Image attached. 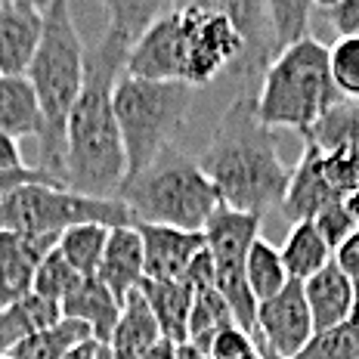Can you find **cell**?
Listing matches in <instances>:
<instances>
[{"label": "cell", "mask_w": 359, "mask_h": 359, "mask_svg": "<svg viewBox=\"0 0 359 359\" xmlns=\"http://www.w3.org/2000/svg\"><path fill=\"white\" fill-rule=\"evenodd\" d=\"M130 50L133 43L109 25L100 41L84 50V87L65 130V186L78 196L118 198L124 186L127 158L111 96Z\"/></svg>", "instance_id": "obj_1"}, {"label": "cell", "mask_w": 359, "mask_h": 359, "mask_svg": "<svg viewBox=\"0 0 359 359\" xmlns=\"http://www.w3.org/2000/svg\"><path fill=\"white\" fill-rule=\"evenodd\" d=\"M198 168L220 192L223 208L264 220L279 208L291 170L282 164L273 130L257 115V93L242 90L217 121Z\"/></svg>", "instance_id": "obj_2"}, {"label": "cell", "mask_w": 359, "mask_h": 359, "mask_svg": "<svg viewBox=\"0 0 359 359\" xmlns=\"http://www.w3.org/2000/svg\"><path fill=\"white\" fill-rule=\"evenodd\" d=\"M41 10L43 37L25 72L43 115V137L37 140V168L65 183V130L84 87V41L65 0L41 4Z\"/></svg>", "instance_id": "obj_3"}, {"label": "cell", "mask_w": 359, "mask_h": 359, "mask_svg": "<svg viewBox=\"0 0 359 359\" xmlns=\"http://www.w3.org/2000/svg\"><path fill=\"white\" fill-rule=\"evenodd\" d=\"M338 100L341 93L328 72V47L306 37L269 59L257 87V115L269 130L288 127L306 133Z\"/></svg>", "instance_id": "obj_4"}, {"label": "cell", "mask_w": 359, "mask_h": 359, "mask_svg": "<svg viewBox=\"0 0 359 359\" xmlns=\"http://www.w3.org/2000/svg\"><path fill=\"white\" fill-rule=\"evenodd\" d=\"M196 87L164 84V81H140L121 74L111 96L115 121L121 130L127 177L124 183L146 174L155 161L174 146L177 133L189 118Z\"/></svg>", "instance_id": "obj_5"}, {"label": "cell", "mask_w": 359, "mask_h": 359, "mask_svg": "<svg viewBox=\"0 0 359 359\" xmlns=\"http://www.w3.org/2000/svg\"><path fill=\"white\" fill-rule=\"evenodd\" d=\"M118 198L130 208L137 223H158L186 233H205L208 220L223 205L198 161L186 158L174 146L146 174L124 183Z\"/></svg>", "instance_id": "obj_6"}, {"label": "cell", "mask_w": 359, "mask_h": 359, "mask_svg": "<svg viewBox=\"0 0 359 359\" xmlns=\"http://www.w3.org/2000/svg\"><path fill=\"white\" fill-rule=\"evenodd\" d=\"M100 223L109 229L137 226V217L121 198H90L65 186L32 183L19 186L0 201V229L19 236H50L59 238L65 229Z\"/></svg>", "instance_id": "obj_7"}, {"label": "cell", "mask_w": 359, "mask_h": 359, "mask_svg": "<svg viewBox=\"0 0 359 359\" xmlns=\"http://www.w3.org/2000/svg\"><path fill=\"white\" fill-rule=\"evenodd\" d=\"M260 238V217L242 214L233 208H217L214 217L205 226V248L214 260V282L223 301L229 304L236 316V325L242 332L254 334V319H257V301L248 288V251Z\"/></svg>", "instance_id": "obj_8"}, {"label": "cell", "mask_w": 359, "mask_h": 359, "mask_svg": "<svg viewBox=\"0 0 359 359\" xmlns=\"http://www.w3.org/2000/svg\"><path fill=\"white\" fill-rule=\"evenodd\" d=\"M186 37V84L205 87L229 65L242 62L248 41L229 19L226 4H180Z\"/></svg>", "instance_id": "obj_9"}, {"label": "cell", "mask_w": 359, "mask_h": 359, "mask_svg": "<svg viewBox=\"0 0 359 359\" xmlns=\"http://www.w3.org/2000/svg\"><path fill=\"white\" fill-rule=\"evenodd\" d=\"M313 334H316V328H313L310 306L304 297V282L291 279L276 297L257 304L254 344L266 347L269 353L282 359H297Z\"/></svg>", "instance_id": "obj_10"}, {"label": "cell", "mask_w": 359, "mask_h": 359, "mask_svg": "<svg viewBox=\"0 0 359 359\" xmlns=\"http://www.w3.org/2000/svg\"><path fill=\"white\" fill-rule=\"evenodd\" d=\"M124 74L140 81H164V84H186V37L180 6H168L149 32L133 43L127 56Z\"/></svg>", "instance_id": "obj_11"}, {"label": "cell", "mask_w": 359, "mask_h": 359, "mask_svg": "<svg viewBox=\"0 0 359 359\" xmlns=\"http://www.w3.org/2000/svg\"><path fill=\"white\" fill-rule=\"evenodd\" d=\"M137 233L143 238L146 279L155 282L183 279L189 264L205 251V233H186L158 223H137Z\"/></svg>", "instance_id": "obj_12"}, {"label": "cell", "mask_w": 359, "mask_h": 359, "mask_svg": "<svg viewBox=\"0 0 359 359\" xmlns=\"http://www.w3.org/2000/svg\"><path fill=\"white\" fill-rule=\"evenodd\" d=\"M43 37V10L32 0H0V74H25Z\"/></svg>", "instance_id": "obj_13"}, {"label": "cell", "mask_w": 359, "mask_h": 359, "mask_svg": "<svg viewBox=\"0 0 359 359\" xmlns=\"http://www.w3.org/2000/svg\"><path fill=\"white\" fill-rule=\"evenodd\" d=\"M59 245L50 236H19L0 229V306H10L32 294L41 260Z\"/></svg>", "instance_id": "obj_14"}, {"label": "cell", "mask_w": 359, "mask_h": 359, "mask_svg": "<svg viewBox=\"0 0 359 359\" xmlns=\"http://www.w3.org/2000/svg\"><path fill=\"white\" fill-rule=\"evenodd\" d=\"M338 198L341 196L332 189V183L325 180L319 149L304 143L301 158H297V164L291 168L285 198H282V205H279L282 217H285L291 226H294V223H313L323 208H328L332 201H338Z\"/></svg>", "instance_id": "obj_15"}, {"label": "cell", "mask_w": 359, "mask_h": 359, "mask_svg": "<svg viewBox=\"0 0 359 359\" xmlns=\"http://www.w3.org/2000/svg\"><path fill=\"white\" fill-rule=\"evenodd\" d=\"M96 279L121 304L127 294H133V291L143 285L146 257H143V238H140L137 226H121L109 233V245H106V254H102Z\"/></svg>", "instance_id": "obj_16"}, {"label": "cell", "mask_w": 359, "mask_h": 359, "mask_svg": "<svg viewBox=\"0 0 359 359\" xmlns=\"http://www.w3.org/2000/svg\"><path fill=\"white\" fill-rule=\"evenodd\" d=\"M118 316H121V301H118L96 276L81 279L78 288L62 301V319L87 325L90 338L96 344H106V347L111 341V332H115V325H118Z\"/></svg>", "instance_id": "obj_17"}, {"label": "cell", "mask_w": 359, "mask_h": 359, "mask_svg": "<svg viewBox=\"0 0 359 359\" xmlns=\"http://www.w3.org/2000/svg\"><path fill=\"white\" fill-rule=\"evenodd\" d=\"M304 297H306V306H310L316 332H328V328L341 325L356 306L353 282L334 266V260L319 269L313 279L304 282Z\"/></svg>", "instance_id": "obj_18"}, {"label": "cell", "mask_w": 359, "mask_h": 359, "mask_svg": "<svg viewBox=\"0 0 359 359\" xmlns=\"http://www.w3.org/2000/svg\"><path fill=\"white\" fill-rule=\"evenodd\" d=\"M158 341H161V328L155 323L152 310H149L143 291L137 288L121 304V316H118V325L111 332L109 353L111 359H143Z\"/></svg>", "instance_id": "obj_19"}, {"label": "cell", "mask_w": 359, "mask_h": 359, "mask_svg": "<svg viewBox=\"0 0 359 359\" xmlns=\"http://www.w3.org/2000/svg\"><path fill=\"white\" fill-rule=\"evenodd\" d=\"M140 291H143L149 310H152L155 323L161 328V338L174 344L189 341V313H192V301H196V291L186 285L183 279L177 282L143 279Z\"/></svg>", "instance_id": "obj_20"}, {"label": "cell", "mask_w": 359, "mask_h": 359, "mask_svg": "<svg viewBox=\"0 0 359 359\" xmlns=\"http://www.w3.org/2000/svg\"><path fill=\"white\" fill-rule=\"evenodd\" d=\"M0 133L19 140L43 137V115L25 74H0Z\"/></svg>", "instance_id": "obj_21"}, {"label": "cell", "mask_w": 359, "mask_h": 359, "mask_svg": "<svg viewBox=\"0 0 359 359\" xmlns=\"http://www.w3.org/2000/svg\"><path fill=\"white\" fill-rule=\"evenodd\" d=\"M59 319H62V306L53 301H43L37 294H25L16 304L0 306V359L10 356L32 334L56 325Z\"/></svg>", "instance_id": "obj_22"}, {"label": "cell", "mask_w": 359, "mask_h": 359, "mask_svg": "<svg viewBox=\"0 0 359 359\" xmlns=\"http://www.w3.org/2000/svg\"><path fill=\"white\" fill-rule=\"evenodd\" d=\"M301 137L306 146L319 149L323 155H341V152L359 155V102L338 100Z\"/></svg>", "instance_id": "obj_23"}, {"label": "cell", "mask_w": 359, "mask_h": 359, "mask_svg": "<svg viewBox=\"0 0 359 359\" xmlns=\"http://www.w3.org/2000/svg\"><path fill=\"white\" fill-rule=\"evenodd\" d=\"M279 254H282V264L288 269V279H294V282L313 279L319 269L332 264V248L323 242V236L316 233L313 223H294Z\"/></svg>", "instance_id": "obj_24"}, {"label": "cell", "mask_w": 359, "mask_h": 359, "mask_svg": "<svg viewBox=\"0 0 359 359\" xmlns=\"http://www.w3.org/2000/svg\"><path fill=\"white\" fill-rule=\"evenodd\" d=\"M109 226H100V223H84V226H72L59 236V254L69 260V266L78 276H96L102 264V254H106L109 245Z\"/></svg>", "instance_id": "obj_25"}, {"label": "cell", "mask_w": 359, "mask_h": 359, "mask_svg": "<svg viewBox=\"0 0 359 359\" xmlns=\"http://www.w3.org/2000/svg\"><path fill=\"white\" fill-rule=\"evenodd\" d=\"M245 273H248V288H251V294H254V301H257V304L276 297L291 282L288 279V269H285V264H282L279 248H276L273 242H266L264 236L251 245Z\"/></svg>", "instance_id": "obj_26"}, {"label": "cell", "mask_w": 359, "mask_h": 359, "mask_svg": "<svg viewBox=\"0 0 359 359\" xmlns=\"http://www.w3.org/2000/svg\"><path fill=\"white\" fill-rule=\"evenodd\" d=\"M229 325H236V316L229 310V304L223 301L220 291L217 288L196 291V301H192V313H189V344H196L208 356L214 338L220 332H226Z\"/></svg>", "instance_id": "obj_27"}, {"label": "cell", "mask_w": 359, "mask_h": 359, "mask_svg": "<svg viewBox=\"0 0 359 359\" xmlns=\"http://www.w3.org/2000/svg\"><path fill=\"white\" fill-rule=\"evenodd\" d=\"M84 341H90L87 325L72 323V319H59L56 325L43 328V332L32 334L28 341H22L19 347L4 359H62Z\"/></svg>", "instance_id": "obj_28"}, {"label": "cell", "mask_w": 359, "mask_h": 359, "mask_svg": "<svg viewBox=\"0 0 359 359\" xmlns=\"http://www.w3.org/2000/svg\"><path fill=\"white\" fill-rule=\"evenodd\" d=\"M310 19H313V6L304 4V0H273V4H266V22L269 32H273L276 53L313 37Z\"/></svg>", "instance_id": "obj_29"}, {"label": "cell", "mask_w": 359, "mask_h": 359, "mask_svg": "<svg viewBox=\"0 0 359 359\" xmlns=\"http://www.w3.org/2000/svg\"><path fill=\"white\" fill-rule=\"evenodd\" d=\"M297 359H359V306L341 325L313 334Z\"/></svg>", "instance_id": "obj_30"}, {"label": "cell", "mask_w": 359, "mask_h": 359, "mask_svg": "<svg viewBox=\"0 0 359 359\" xmlns=\"http://www.w3.org/2000/svg\"><path fill=\"white\" fill-rule=\"evenodd\" d=\"M164 10H168V6L155 4V0H109L106 4L109 28L124 34L130 43H137Z\"/></svg>", "instance_id": "obj_31"}, {"label": "cell", "mask_w": 359, "mask_h": 359, "mask_svg": "<svg viewBox=\"0 0 359 359\" xmlns=\"http://www.w3.org/2000/svg\"><path fill=\"white\" fill-rule=\"evenodd\" d=\"M81 279H84V276L74 273V269L69 266V260L59 254V248H53L47 257L41 260V266H37L32 294H37V297H43V301H53V304L62 306V301L72 294L74 288H78Z\"/></svg>", "instance_id": "obj_32"}, {"label": "cell", "mask_w": 359, "mask_h": 359, "mask_svg": "<svg viewBox=\"0 0 359 359\" xmlns=\"http://www.w3.org/2000/svg\"><path fill=\"white\" fill-rule=\"evenodd\" d=\"M328 72L341 100L359 102V37L353 41H334L328 47Z\"/></svg>", "instance_id": "obj_33"}, {"label": "cell", "mask_w": 359, "mask_h": 359, "mask_svg": "<svg viewBox=\"0 0 359 359\" xmlns=\"http://www.w3.org/2000/svg\"><path fill=\"white\" fill-rule=\"evenodd\" d=\"M313 226H316V233L323 236V242L332 248V254L359 229L353 223V217H350V211H347V205H344V198L323 208V211L316 214V220H313Z\"/></svg>", "instance_id": "obj_34"}, {"label": "cell", "mask_w": 359, "mask_h": 359, "mask_svg": "<svg viewBox=\"0 0 359 359\" xmlns=\"http://www.w3.org/2000/svg\"><path fill=\"white\" fill-rule=\"evenodd\" d=\"M257 350V344H254V334L242 332L238 325H229L226 332H220L211 344V350H208V359H245L248 353Z\"/></svg>", "instance_id": "obj_35"}, {"label": "cell", "mask_w": 359, "mask_h": 359, "mask_svg": "<svg viewBox=\"0 0 359 359\" xmlns=\"http://www.w3.org/2000/svg\"><path fill=\"white\" fill-rule=\"evenodd\" d=\"M328 28L338 34V41H353L359 37V0H338V4H323Z\"/></svg>", "instance_id": "obj_36"}, {"label": "cell", "mask_w": 359, "mask_h": 359, "mask_svg": "<svg viewBox=\"0 0 359 359\" xmlns=\"http://www.w3.org/2000/svg\"><path fill=\"white\" fill-rule=\"evenodd\" d=\"M332 260L350 282H359V229L332 254Z\"/></svg>", "instance_id": "obj_37"}, {"label": "cell", "mask_w": 359, "mask_h": 359, "mask_svg": "<svg viewBox=\"0 0 359 359\" xmlns=\"http://www.w3.org/2000/svg\"><path fill=\"white\" fill-rule=\"evenodd\" d=\"M19 168H25V164H22L19 143L13 137H6V133H0V174H4V170H19Z\"/></svg>", "instance_id": "obj_38"}, {"label": "cell", "mask_w": 359, "mask_h": 359, "mask_svg": "<svg viewBox=\"0 0 359 359\" xmlns=\"http://www.w3.org/2000/svg\"><path fill=\"white\" fill-rule=\"evenodd\" d=\"M102 347H106V344H96L93 338H90V341H84V344H78V347H74L69 356H62V359H96Z\"/></svg>", "instance_id": "obj_39"}, {"label": "cell", "mask_w": 359, "mask_h": 359, "mask_svg": "<svg viewBox=\"0 0 359 359\" xmlns=\"http://www.w3.org/2000/svg\"><path fill=\"white\" fill-rule=\"evenodd\" d=\"M143 359H177V344H174V341H168V338H161Z\"/></svg>", "instance_id": "obj_40"}, {"label": "cell", "mask_w": 359, "mask_h": 359, "mask_svg": "<svg viewBox=\"0 0 359 359\" xmlns=\"http://www.w3.org/2000/svg\"><path fill=\"white\" fill-rule=\"evenodd\" d=\"M344 205H347L350 217H353V223L359 226V192H353V196H347V198H344Z\"/></svg>", "instance_id": "obj_41"}, {"label": "cell", "mask_w": 359, "mask_h": 359, "mask_svg": "<svg viewBox=\"0 0 359 359\" xmlns=\"http://www.w3.org/2000/svg\"><path fill=\"white\" fill-rule=\"evenodd\" d=\"M245 359H266V353H264V350H260V347H257V350H254V353H248V356H245Z\"/></svg>", "instance_id": "obj_42"}, {"label": "cell", "mask_w": 359, "mask_h": 359, "mask_svg": "<svg viewBox=\"0 0 359 359\" xmlns=\"http://www.w3.org/2000/svg\"><path fill=\"white\" fill-rule=\"evenodd\" d=\"M257 347H260V344H257ZM260 350H264V353H266V359H282V356H276V353H269V350H266V347H260Z\"/></svg>", "instance_id": "obj_43"}, {"label": "cell", "mask_w": 359, "mask_h": 359, "mask_svg": "<svg viewBox=\"0 0 359 359\" xmlns=\"http://www.w3.org/2000/svg\"><path fill=\"white\" fill-rule=\"evenodd\" d=\"M353 291H356V306H359V282H353Z\"/></svg>", "instance_id": "obj_44"}]
</instances>
